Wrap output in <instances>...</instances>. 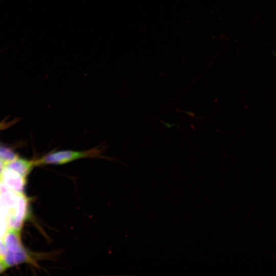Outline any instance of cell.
Instances as JSON below:
<instances>
[{"label": "cell", "instance_id": "obj_1", "mask_svg": "<svg viewBox=\"0 0 276 276\" xmlns=\"http://www.w3.org/2000/svg\"><path fill=\"white\" fill-rule=\"evenodd\" d=\"M105 146H96L90 149L82 151L62 150L50 152L34 161L35 166L44 165H62L83 158H111L102 155Z\"/></svg>", "mask_w": 276, "mask_h": 276}, {"label": "cell", "instance_id": "obj_4", "mask_svg": "<svg viewBox=\"0 0 276 276\" xmlns=\"http://www.w3.org/2000/svg\"><path fill=\"white\" fill-rule=\"evenodd\" d=\"M34 166H35L34 160H29L18 157L5 166L6 167L15 170L26 178Z\"/></svg>", "mask_w": 276, "mask_h": 276}, {"label": "cell", "instance_id": "obj_11", "mask_svg": "<svg viewBox=\"0 0 276 276\" xmlns=\"http://www.w3.org/2000/svg\"><path fill=\"white\" fill-rule=\"evenodd\" d=\"M8 123H3L0 124V129H4L5 127H8Z\"/></svg>", "mask_w": 276, "mask_h": 276}, {"label": "cell", "instance_id": "obj_3", "mask_svg": "<svg viewBox=\"0 0 276 276\" xmlns=\"http://www.w3.org/2000/svg\"><path fill=\"white\" fill-rule=\"evenodd\" d=\"M2 240L8 251L16 252L25 249L21 242L19 229L8 228Z\"/></svg>", "mask_w": 276, "mask_h": 276}, {"label": "cell", "instance_id": "obj_2", "mask_svg": "<svg viewBox=\"0 0 276 276\" xmlns=\"http://www.w3.org/2000/svg\"><path fill=\"white\" fill-rule=\"evenodd\" d=\"M0 181L8 190L24 193L26 178L15 170L5 167L0 173Z\"/></svg>", "mask_w": 276, "mask_h": 276}, {"label": "cell", "instance_id": "obj_10", "mask_svg": "<svg viewBox=\"0 0 276 276\" xmlns=\"http://www.w3.org/2000/svg\"><path fill=\"white\" fill-rule=\"evenodd\" d=\"M5 167V164L0 158V173L2 172V171L3 170Z\"/></svg>", "mask_w": 276, "mask_h": 276}, {"label": "cell", "instance_id": "obj_12", "mask_svg": "<svg viewBox=\"0 0 276 276\" xmlns=\"http://www.w3.org/2000/svg\"><path fill=\"white\" fill-rule=\"evenodd\" d=\"M5 187L2 184V182L0 181V194L3 191V190L5 189Z\"/></svg>", "mask_w": 276, "mask_h": 276}, {"label": "cell", "instance_id": "obj_8", "mask_svg": "<svg viewBox=\"0 0 276 276\" xmlns=\"http://www.w3.org/2000/svg\"><path fill=\"white\" fill-rule=\"evenodd\" d=\"M8 267L4 257L0 256V273L5 271Z\"/></svg>", "mask_w": 276, "mask_h": 276}, {"label": "cell", "instance_id": "obj_6", "mask_svg": "<svg viewBox=\"0 0 276 276\" xmlns=\"http://www.w3.org/2000/svg\"><path fill=\"white\" fill-rule=\"evenodd\" d=\"M18 157L17 154L11 148L0 145V158L5 166Z\"/></svg>", "mask_w": 276, "mask_h": 276}, {"label": "cell", "instance_id": "obj_5", "mask_svg": "<svg viewBox=\"0 0 276 276\" xmlns=\"http://www.w3.org/2000/svg\"><path fill=\"white\" fill-rule=\"evenodd\" d=\"M4 258L9 267L32 260L31 255L26 249L16 252L7 251Z\"/></svg>", "mask_w": 276, "mask_h": 276}, {"label": "cell", "instance_id": "obj_7", "mask_svg": "<svg viewBox=\"0 0 276 276\" xmlns=\"http://www.w3.org/2000/svg\"><path fill=\"white\" fill-rule=\"evenodd\" d=\"M8 228V224L6 219L0 215V239H2Z\"/></svg>", "mask_w": 276, "mask_h": 276}, {"label": "cell", "instance_id": "obj_9", "mask_svg": "<svg viewBox=\"0 0 276 276\" xmlns=\"http://www.w3.org/2000/svg\"><path fill=\"white\" fill-rule=\"evenodd\" d=\"M7 252V249L3 243L2 240L0 239V256L4 257Z\"/></svg>", "mask_w": 276, "mask_h": 276}]
</instances>
